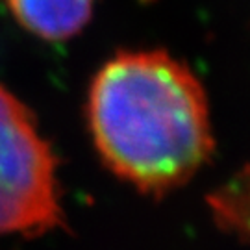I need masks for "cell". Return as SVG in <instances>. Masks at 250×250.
Here are the masks:
<instances>
[{
  "instance_id": "6da1fadb",
  "label": "cell",
  "mask_w": 250,
  "mask_h": 250,
  "mask_svg": "<svg viewBox=\"0 0 250 250\" xmlns=\"http://www.w3.org/2000/svg\"><path fill=\"white\" fill-rule=\"evenodd\" d=\"M87 121L107 169L143 193L184 186L213 156L204 87L163 50L113 56L91 83Z\"/></svg>"
},
{
  "instance_id": "7a4b0ae2",
  "label": "cell",
  "mask_w": 250,
  "mask_h": 250,
  "mask_svg": "<svg viewBox=\"0 0 250 250\" xmlns=\"http://www.w3.org/2000/svg\"><path fill=\"white\" fill-rule=\"evenodd\" d=\"M62 219L52 148L32 111L0 85V233L39 235Z\"/></svg>"
},
{
  "instance_id": "3957f363",
  "label": "cell",
  "mask_w": 250,
  "mask_h": 250,
  "mask_svg": "<svg viewBox=\"0 0 250 250\" xmlns=\"http://www.w3.org/2000/svg\"><path fill=\"white\" fill-rule=\"evenodd\" d=\"M19 24L46 41L71 39L89 22L93 0H8Z\"/></svg>"
}]
</instances>
